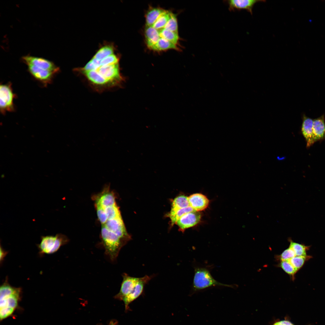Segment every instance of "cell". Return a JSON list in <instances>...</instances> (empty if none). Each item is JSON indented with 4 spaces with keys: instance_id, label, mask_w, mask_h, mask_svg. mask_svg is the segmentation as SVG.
Returning <instances> with one entry per match:
<instances>
[{
    "instance_id": "obj_32",
    "label": "cell",
    "mask_w": 325,
    "mask_h": 325,
    "mask_svg": "<svg viewBox=\"0 0 325 325\" xmlns=\"http://www.w3.org/2000/svg\"><path fill=\"white\" fill-rule=\"evenodd\" d=\"M0 263L1 264L4 260V258L7 255L8 252L7 251L5 250L2 247L1 245L0 246Z\"/></svg>"
},
{
    "instance_id": "obj_28",
    "label": "cell",
    "mask_w": 325,
    "mask_h": 325,
    "mask_svg": "<svg viewBox=\"0 0 325 325\" xmlns=\"http://www.w3.org/2000/svg\"><path fill=\"white\" fill-rule=\"evenodd\" d=\"M280 266L286 273L291 275H293L298 271L288 260L281 261Z\"/></svg>"
},
{
    "instance_id": "obj_19",
    "label": "cell",
    "mask_w": 325,
    "mask_h": 325,
    "mask_svg": "<svg viewBox=\"0 0 325 325\" xmlns=\"http://www.w3.org/2000/svg\"><path fill=\"white\" fill-rule=\"evenodd\" d=\"M149 49L156 51H165L169 49L178 50L177 45L165 39H161Z\"/></svg>"
},
{
    "instance_id": "obj_29",
    "label": "cell",
    "mask_w": 325,
    "mask_h": 325,
    "mask_svg": "<svg viewBox=\"0 0 325 325\" xmlns=\"http://www.w3.org/2000/svg\"><path fill=\"white\" fill-rule=\"evenodd\" d=\"M306 259V256H295L288 260L290 263L298 270L304 264Z\"/></svg>"
},
{
    "instance_id": "obj_8",
    "label": "cell",
    "mask_w": 325,
    "mask_h": 325,
    "mask_svg": "<svg viewBox=\"0 0 325 325\" xmlns=\"http://www.w3.org/2000/svg\"><path fill=\"white\" fill-rule=\"evenodd\" d=\"M109 230L116 234L120 237L127 241L130 237L126 233L121 216L107 220L106 222L101 225Z\"/></svg>"
},
{
    "instance_id": "obj_6",
    "label": "cell",
    "mask_w": 325,
    "mask_h": 325,
    "mask_svg": "<svg viewBox=\"0 0 325 325\" xmlns=\"http://www.w3.org/2000/svg\"><path fill=\"white\" fill-rule=\"evenodd\" d=\"M14 96L10 84L1 85L0 108L2 114L14 110L13 102Z\"/></svg>"
},
{
    "instance_id": "obj_31",
    "label": "cell",
    "mask_w": 325,
    "mask_h": 325,
    "mask_svg": "<svg viewBox=\"0 0 325 325\" xmlns=\"http://www.w3.org/2000/svg\"><path fill=\"white\" fill-rule=\"evenodd\" d=\"M119 61L118 58L113 54L101 60L100 64L108 65L117 63H119Z\"/></svg>"
},
{
    "instance_id": "obj_12",
    "label": "cell",
    "mask_w": 325,
    "mask_h": 325,
    "mask_svg": "<svg viewBox=\"0 0 325 325\" xmlns=\"http://www.w3.org/2000/svg\"><path fill=\"white\" fill-rule=\"evenodd\" d=\"M200 213L195 211L187 213L181 217L176 224L182 231L193 227L197 224L201 219Z\"/></svg>"
},
{
    "instance_id": "obj_20",
    "label": "cell",
    "mask_w": 325,
    "mask_h": 325,
    "mask_svg": "<svg viewBox=\"0 0 325 325\" xmlns=\"http://www.w3.org/2000/svg\"><path fill=\"white\" fill-rule=\"evenodd\" d=\"M158 30L159 32V39H165L177 45L179 39L178 33L164 29Z\"/></svg>"
},
{
    "instance_id": "obj_25",
    "label": "cell",
    "mask_w": 325,
    "mask_h": 325,
    "mask_svg": "<svg viewBox=\"0 0 325 325\" xmlns=\"http://www.w3.org/2000/svg\"><path fill=\"white\" fill-rule=\"evenodd\" d=\"M163 29L178 33V24L176 14L171 12L169 19Z\"/></svg>"
},
{
    "instance_id": "obj_18",
    "label": "cell",
    "mask_w": 325,
    "mask_h": 325,
    "mask_svg": "<svg viewBox=\"0 0 325 325\" xmlns=\"http://www.w3.org/2000/svg\"><path fill=\"white\" fill-rule=\"evenodd\" d=\"M165 10L159 7L151 8L147 11L146 14V26H152L158 17Z\"/></svg>"
},
{
    "instance_id": "obj_4",
    "label": "cell",
    "mask_w": 325,
    "mask_h": 325,
    "mask_svg": "<svg viewBox=\"0 0 325 325\" xmlns=\"http://www.w3.org/2000/svg\"><path fill=\"white\" fill-rule=\"evenodd\" d=\"M22 289L11 286L8 277L0 287V308H9L14 310L20 299Z\"/></svg>"
},
{
    "instance_id": "obj_23",
    "label": "cell",
    "mask_w": 325,
    "mask_h": 325,
    "mask_svg": "<svg viewBox=\"0 0 325 325\" xmlns=\"http://www.w3.org/2000/svg\"><path fill=\"white\" fill-rule=\"evenodd\" d=\"M190 206L178 209L174 211H171L169 214L172 224L176 223L178 220L184 214L194 211Z\"/></svg>"
},
{
    "instance_id": "obj_1",
    "label": "cell",
    "mask_w": 325,
    "mask_h": 325,
    "mask_svg": "<svg viewBox=\"0 0 325 325\" xmlns=\"http://www.w3.org/2000/svg\"><path fill=\"white\" fill-rule=\"evenodd\" d=\"M74 71L82 77L92 89L98 92L121 87L125 81L119 63L108 65L100 63L95 66L90 60L85 70L76 68Z\"/></svg>"
},
{
    "instance_id": "obj_13",
    "label": "cell",
    "mask_w": 325,
    "mask_h": 325,
    "mask_svg": "<svg viewBox=\"0 0 325 325\" xmlns=\"http://www.w3.org/2000/svg\"><path fill=\"white\" fill-rule=\"evenodd\" d=\"M313 119L305 115L303 116L301 132L306 142V147L309 148L314 144L313 139Z\"/></svg>"
},
{
    "instance_id": "obj_27",
    "label": "cell",
    "mask_w": 325,
    "mask_h": 325,
    "mask_svg": "<svg viewBox=\"0 0 325 325\" xmlns=\"http://www.w3.org/2000/svg\"><path fill=\"white\" fill-rule=\"evenodd\" d=\"M102 208L106 213L107 220L121 216L120 211L116 204L107 207Z\"/></svg>"
},
{
    "instance_id": "obj_7",
    "label": "cell",
    "mask_w": 325,
    "mask_h": 325,
    "mask_svg": "<svg viewBox=\"0 0 325 325\" xmlns=\"http://www.w3.org/2000/svg\"><path fill=\"white\" fill-rule=\"evenodd\" d=\"M22 59L27 65H32L56 73L60 70L59 68L53 62L43 58L28 55L23 57Z\"/></svg>"
},
{
    "instance_id": "obj_30",
    "label": "cell",
    "mask_w": 325,
    "mask_h": 325,
    "mask_svg": "<svg viewBox=\"0 0 325 325\" xmlns=\"http://www.w3.org/2000/svg\"><path fill=\"white\" fill-rule=\"evenodd\" d=\"M296 256L293 249L290 247L285 250L279 255V258L281 261L288 260Z\"/></svg>"
},
{
    "instance_id": "obj_5",
    "label": "cell",
    "mask_w": 325,
    "mask_h": 325,
    "mask_svg": "<svg viewBox=\"0 0 325 325\" xmlns=\"http://www.w3.org/2000/svg\"><path fill=\"white\" fill-rule=\"evenodd\" d=\"M41 239L40 243L37 245L39 254L41 256L55 252L61 246L69 241L67 237L61 234H57L54 236H42Z\"/></svg>"
},
{
    "instance_id": "obj_11",
    "label": "cell",
    "mask_w": 325,
    "mask_h": 325,
    "mask_svg": "<svg viewBox=\"0 0 325 325\" xmlns=\"http://www.w3.org/2000/svg\"><path fill=\"white\" fill-rule=\"evenodd\" d=\"M27 65L28 70L32 76L45 85L50 83L57 74L53 72L42 69L32 65Z\"/></svg>"
},
{
    "instance_id": "obj_24",
    "label": "cell",
    "mask_w": 325,
    "mask_h": 325,
    "mask_svg": "<svg viewBox=\"0 0 325 325\" xmlns=\"http://www.w3.org/2000/svg\"><path fill=\"white\" fill-rule=\"evenodd\" d=\"M113 48L112 46L110 45H105L100 48L93 57L99 60H101L113 54Z\"/></svg>"
},
{
    "instance_id": "obj_26",
    "label": "cell",
    "mask_w": 325,
    "mask_h": 325,
    "mask_svg": "<svg viewBox=\"0 0 325 325\" xmlns=\"http://www.w3.org/2000/svg\"><path fill=\"white\" fill-rule=\"evenodd\" d=\"M289 247L294 251L296 256H306L307 246L291 240Z\"/></svg>"
},
{
    "instance_id": "obj_22",
    "label": "cell",
    "mask_w": 325,
    "mask_h": 325,
    "mask_svg": "<svg viewBox=\"0 0 325 325\" xmlns=\"http://www.w3.org/2000/svg\"><path fill=\"white\" fill-rule=\"evenodd\" d=\"M189 206H190L188 197L183 195H180L173 200L171 211H175Z\"/></svg>"
},
{
    "instance_id": "obj_33",
    "label": "cell",
    "mask_w": 325,
    "mask_h": 325,
    "mask_svg": "<svg viewBox=\"0 0 325 325\" xmlns=\"http://www.w3.org/2000/svg\"><path fill=\"white\" fill-rule=\"evenodd\" d=\"M273 325H294L290 322L286 320L281 321L274 323Z\"/></svg>"
},
{
    "instance_id": "obj_34",
    "label": "cell",
    "mask_w": 325,
    "mask_h": 325,
    "mask_svg": "<svg viewBox=\"0 0 325 325\" xmlns=\"http://www.w3.org/2000/svg\"><path fill=\"white\" fill-rule=\"evenodd\" d=\"M110 325H116L113 322H111L110 323Z\"/></svg>"
},
{
    "instance_id": "obj_2",
    "label": "cell",
    "mask_w": 325,
    "mask_h": 325,
    "mask_svg": "<svg viewBox=\"0 0 325 325\" xmlns=\"http://www.w3.org/2000/svg\"><path fill=\"white\" fill-rule=\"evenodd\" d=\"M194 268V274L191 293L192 295L212 287H234L233 285L222 283L216 281L212 276L209 269L206 267L197 266Z\"/></svg>"
},
{
    "instance_id": "obj_16",
    "label": "cell",
    "mask_w": 325,
    "mask_h": 325,
    "mask_svg": "<svg viewBox=\"0 0 325 325\" xmlns=\"http://www.w3.org/2000/svg\"><path fill=\"white\" fill-rule=\"evenodd\" d=\"M265 1L257 0H230L228 1V2L230 10L245 9L252 14L254 5L258 2Z\"/></svg>"
},
{
    "instance_id": "obj_15",
    "label": "cell",
    "mask_w": 325,
    "mask_h": 325,
    "mask_svg": "<svg viewBox=\"0 0 325 325\" xmlns=\"http://www.w3.org/2000/svg\"><path fill=\"white\" fill-rule=\"evenodd\" d=\"M325 139V121L324 115L313 119V139L314 143Z\"/></svg>"
},
{
    "instance_id": "obj_17",
    "label": "cell",
    "mask_w": 325,
    "mask_h": 325,
    "mask_svg": "<svg viewBox=\"0 0 325 325\" xmlns=\"http://www.w3.org/2000/svg\"><path fill=\"white\" fill-rule=\"evenodd\" d=\"M144 34L147 45L149 48L159 39V31L152 26H146Z\"/></svg>"
},
{
    "instance_id": "obj_3",
    "label": "cell",
    "mask_w": 325,
    "mask_h": 325,
    "mask_svg": "<svg viewBox=\"0 0 325 325\" xmlns=\"http://www.w3.org/2000/svg\"><path fill=\"white\" fill-rule=\"evenodd\" d=\"M101 237L105 254L111 261H115L120 249L127 241L103 226H101Z\"/></svg>"
},
{
    "instance_id": "obj_10",
    "label": "cell",
    "mask_w": 325,
    "mask_h": 325,
    "mask_svg": "<svg viewBox=\"0 0 325 325\" xmlns=\"http://www.w3.org/2000/svg\"><path fill=\"white\" fill-rule=\"evenodd\" d=\"M152 275H145L139 277V280L133 291L129 294L124 297L122 300L125 304V309H127L129 304L138 298L142 293L144 287L153 278Z\"/></svg>"
},
{
    "instance_id": "obj_21",
    "label": "cell",
    "mask_w": 325,
    "mask_h": 325,
    "mask_svg": "<svg viewBox=\"0 0 325 325\" xmlns=\"http://www.w3.org/2000/svg\"><path fill=\"white\" fill-rule=\"evenodd\" d=\"M171 12L165 10L157 18L152 26L154 28L159 30L163 29L170 17Z\"/></svg>"
},
{
    "instance_id": "obj_14",
    "label": "cell",
    "mask_w": 325,
    "mask_h": 325,
    "mask_svg": "<svg viewBox=\"0 0 325 325\" xmlns=\"http://www.w3.org/2000/svg\"><path fill=\"white\" fill-rule=\"evenodd\" d=\"M188 198L189 206L196 211L204 210L209 204V200L206 196L201 193H194Z\"/></svg>"
},
{
    "instance_id": "obj_9",
    "label": "cell",
    "mask_w": 325,
    "mask_h": 325,
    "mask_svg": "<svg viewBox=\"0 0 325 325\" xmlns=\"http://www.w3.org/2000/svg\"><path fill=\"white\" fill-rule=\"evenodd\" d=\"M122 276L120 290L115 296L116 298L121 300L133 291L139 279L130 276L125 273H123Z\"/></svg>"
}]
</instances>
